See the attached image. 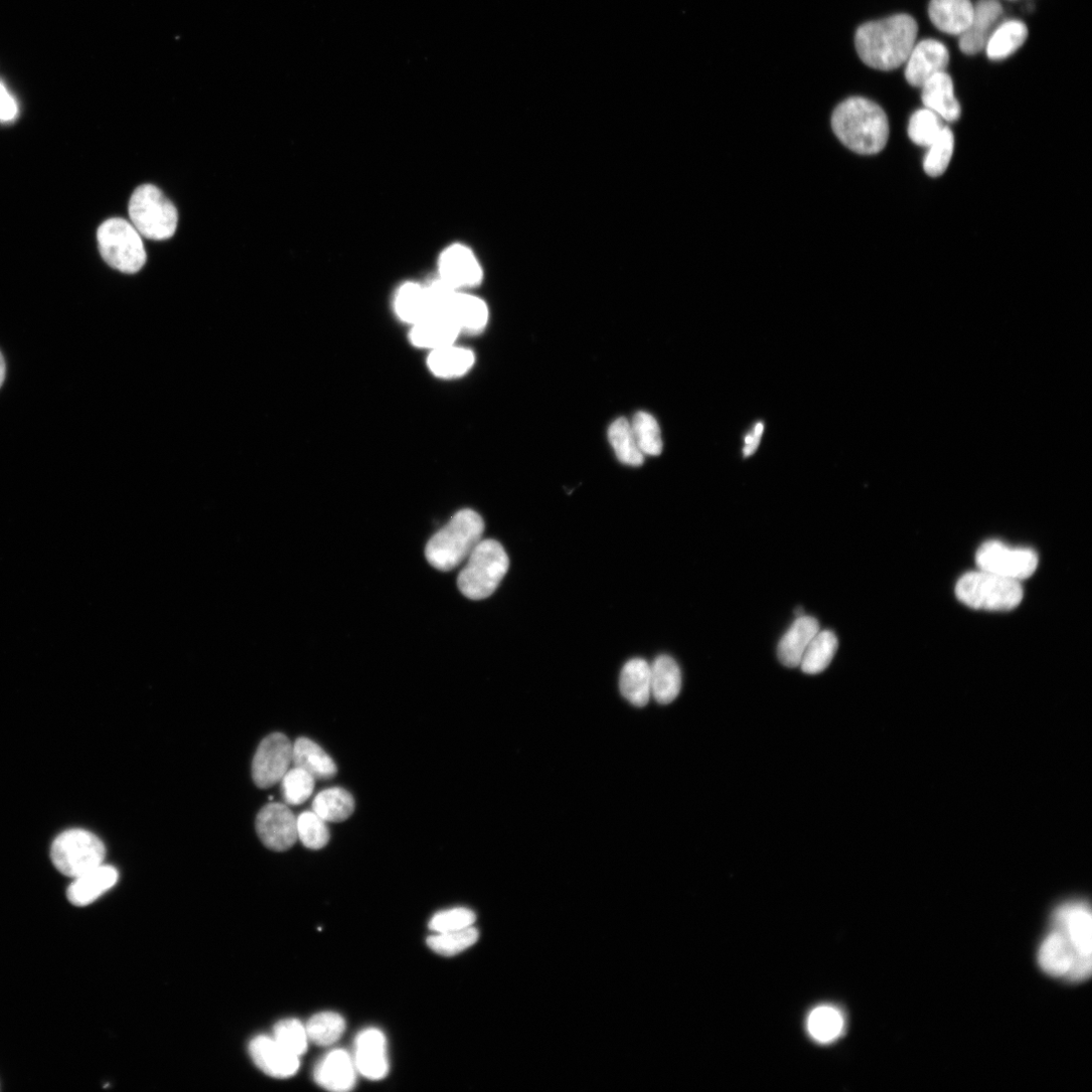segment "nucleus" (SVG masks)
<instances>
[{
  "mask_svg": "<svg viewBox=\"0 0 1092 1092\" xmlns=\"http://www.w3.org/2000/svg\"><path fill=\"white\" fill-rule=\"evenodd\" d=\"M838 646L837 637L830 630L818 631L807 646L800 668L808 675H817L830 665Z\"/></svg>",
  "mask_w": 1092,
  "mask_h": 1092,
  "instance_id": "7c9ffc66",
  "label": "nucleus"
},
{
  "mask_svg": "<svg viewBox=\"0 0 1092 1092\" xmlns=\"http://www.w3.org/2000/svg\"><path fill=\"white\" fill-rule=\"evenodd\" d=\"M955 591L962 603L985 611H1010L1024 598L1021 582L982 570L965 574L958 581Z\"/></svg>",
  "mask_w": 1092,
  "mask_h": 1092,
  "instance_id": "39448f33",
  "label": "nucleus"
},
{
  "mask_svg": "<svg viewBox=\"0 0 1092 1092\" xmlns=\"http://www.w3.org/2000/svg\"><path fill=\"white\" fill-rule=\"evenodd\" d=\"M608 437L617 459L629 467H640L644 456L636 443L630 421L625 418L615 420L609 428Z\"/></svg>",
  "mask_w": 1092,
  "mask_h": 1092,
  "instance_id": "72a5a7b5",
  "label": "nucleus"
},
{
  "mask_svg": "<svg viewBox=\"0 0 1092 1092\" xmlns=\"http://www.w3.org/2000/svg\"><path fill=\"white\" fill-rule=\"evenodd\" d=\"M106 846L93 832L74 828L62 832L51 847V860L63 876L76 879L104 864Z\"/></svg>",
  "mask_w": 1092,
  "mask_h": 1092,
  "instance_id": "6e6552de",
  "label": "nucleus"
},
{
  "mask_svg": "<svg viewBox=\"0 0 1092 1092\" xmlns=\"http://www.w3.org/2000/svg\"><path fill=\"white\" fill-rule=\"evenodd\" d=\"M1002 15L1003 8L998 0H978L972 23L960 36V50L966 55H976L984 50Z\"/></svg>",
  "mask_w": 1092,
  "mask_h": 1092,
  "instance_id": "6ab92c4d",
  "label": "nucleus"
},
{
  "mask_svg": "<svg viewBox=\"0 0 1092 1092\" xmlns=\"http://www.w3.org/2000/svg\"><path fill=\"white\" fill-rule=\"evenodd\" d=\"M293 763V745L283 734H273L260 745L253 763L258 787L267 789L282 781Z\"/></svg>",
  "mask_w": 1092,
  "mask_h": 1092,
  "instance_id": "9b49d317",
  "label": "nucleus"
},
{
  "mask_svg": "<svg viewBox=\"0 0 1092 1092\" xmlns=\"http://www.w3.org/2000/svg\"><path fill=\"white\" fill-rule=\"evenodd\" d=\"M6 361L2 353H0V387H2L6 378Z\"/></svg>",
  "mask_w": 1092,
  "mask_h": 1092,
  "instance_id": "de8ad7c7",
  "label": "nucleus"
},
{
  "mask_svg": "<svg viewBox=\"0 0 1092 1092\" xmlns=\"http://www.w3.org/2000/svg\"><path fill=\"white\" fill-rule=\"evenodd\" d=\"M298 838L311 849H320L330 840L327 821L314 811L303 812L297 817Z\"/></svg>",
  "mask_w": 1092,
  "mask_h": 1092,
  "instance_id": "a19ab883",
  "label": "nucleus"
},
{
  "mask_svg": "<svg viewBox=\"0 0 1092 1092\" xmlns=\"http://www.w3.org/2000/svg\"><path fill=\"white\" fill-rule=\"evenodd\" d=\"M651 697L660 705H670L679 696L682 674L677 662L669 655H660L650 664Z\"/></svg>",
  "mask_w": 1092,
  "mask_h": 1092,
  "instance_id": "393cba45",
  "label": "nucleus"
},
{
  "mask_svg": "<svg viewBox=\"0 0 1092 1092\" xmlns=\"http://www.w3.org/2000/svg\"><path fill=\"white\" fill-rule=\"evenodd\" d=\"M1029 31L1020 20H1008L991 33L985 51L992 61H1001L1015 54L1026 42Z\"/></svg>",
  "mask_w": 1092,
  "mask_h": 1092,
  "instance_id": "c756f323",
  "label": "nucleus"
},
{
  "mask_svg": "<svg viewBox=\"0 0 1092 1092\" xmlns=\"http://www.w3.org/2000/svg\"><path fill=\"white\" fill-rule=\"evenodd\" d=\"M293 763L315 779L328 780L337 774L333 759L313 741L301 738L293 745Z\"/></svg>",
  "mask_w": 1092,
  "mask_h": 1092,
  "instance_id": "cd10ccee",
  "label": "nucleus"
},
{
  "mask_svg": "<svg viewBox=\"0 0 1092 1092\" xmlns=\"http://www.w3.org/2000/svg\"><path fill=\"white\" fill-rule=\"evenodd\" d=\"M921 89L926 109L937 114L944 122L953 123L960 119L961 106L954 94L953 81L946 71L934 75Z\"/></svg>",
  "mask_w": 1092,
  "mask_h": 1092,
  "instance_id": "412c9836",
  "label": "nucleus"
},
{
  "mask_svg": "<svg viewBox=\"0 0 1092 1092\" xmlns=\"http://www.w3.org/2000/svg\"><path fill=\"white\" fill-rule=\"evenodd\" d=\"M844 1021L841 1013L831 1006H819L808 1018L807 1028L811 1037L820 1043H830L842 1033Z\"/></svg>",
  "mask_w": 1092,
  "mask_h": 1092,
  "instance_id": "4c0bfd02",
  "label": "nucleus"
},
{
  "mask_svg": "<svg viewBox=\"0 0 1092 1092\" xmlns=\"http://www.w3.org/2000/svg\"><path fill=\"white\" fill-rule=\"evenodd\" d=\"M310 1042L318 1046L335 1044L344 1034V1018L333 1011H323L313 1016L306 1025Z\"/></svg>",
  "mask_w": 1092,
  "mask_h": 1092,
  "instance_id": "c9c22d12",
  "label": "nucleus"
},
{
  "mask_svg": "<svg viewBox=\"0 0 1092 1092\" xmlns=\"http://www.w3.org/2000/svg\"><path fill=\"white\" fill-rule=\"evenodd\" d=\"M475 354L467 348L455 344L432 350L428 357V367L436 376L457 378L468 373L475 364Z\"/></svg>",
  "mask_w": 1092,
  "mask_h": 1092,
  "instance_id": "a878e982",
  "label": "nucleus"
},
{
  "mask_svg": "<svg viewBox=\"0 0 1092 1092\" xmlns=\"http://www.w3.org/2000/svg\"><path fill=\"white\" fill-rule=\"evenodd\" d=\"M509 570V558L504 548L494 539H482L467 559L458 585L469 599L483 600L499 587Z\"/></svg>",
  "mask_w": 1092,
  "mask_h": 1092,
  "instance_id": "20e7f679",
  "label": "nucleus"
},
{
  "mask_svg": "<svg viewBox=\"0 0 1092 1092\" xmlns=\"http://www.w3.org/2000/svg\"><path fill=\"white\" fill-rule=\"evenodd\" d=\"M447 316L461 332L479 333L488 324L489 310L480 298L458 292Z\"/></svg>",
  "mask_w": 1092,
  "mask_h": 1092,
  "instance_id": "c85d7f7f",
  "label": "nucleus"
},
{
  "mask_svg": "<svg viewBox=\"0 0 1092 1092\" xmlns=\"http://www.w3.org/2000/svg\"><path fill=\"white\" fill-rule=\"evenodd\" d=\"M919 26L906 14L862 25L854 36L861 60L869 67L882 71L895 70L906 64L917 44Z\"/></svg>",
  "mask_w": 1092,
  "mask_h": 1092,
  "instance_id": "f257e3e1",
  "label": "nucleus"
},
{
  "mask_svg": "<svg viewBox=\"0 0 1092 1092\" xmlns=\"http://www.w3.org/2000/svg\"><path fill=\"white\" fill-rule=\"evenodd\" d=\"M840 143L853 153L876 155L888 145L891 127L885 110L871 100L852 97L841 102L830 119Z\"/></svg>",
  "mask_w": 1092,
  "mask_h": 1092,
  "instance_id": "f03ea898",
  "label": "nucleus"
},
{
  "mask_svg": "<svg viewBox=\"0 0 1092 1092\" xmlns=\"http://www.w3.org/2000/svg\"><path fill=\"white\" fill-rule=\"evenodd\" d=\"M819 630V623L815 618L798 616L779 642L780 662L788 668L799 667L807 646Z\"/></svg>",
  "mask_w": 1092,
  "mask_h": 1092,
  "instance_id": "4be33fe9",
  "label": "nucleus"
},
{
  "mask_svg": "<svg viewBox=\"0 0 1092 1092\" xmlns=\"http://www.w3.org/2000/svg\"><path fill=\"white\" fill-rule=\"evenodd\" d=\"M1053 929L1063 933L1075 951L1082 956L1092 953V919L1084 903H1068L1053 916Z\"/></svg>",
  "mask_w": 1092,
  "mask_h": 1092,
  "instance_id": "ddd939ff",
  "label": "nucleus"
},
{
  "mask_svg": "<svg viewBox=\"0 0 1092 1092\" xmlns=\"http://www.w3.org/2000/svg\"><path fill=\"white\" fill-rule=\"evenodd\" d=\"M354 808L352 795L339 787L320 792L313 802V811L327 822H342L348 819Z\"/></svg>",
  "mask_w": 1092,
  "mask_h": 1092,
  "instance_id": "473e14b6",
  "label": "nucleus"
},
{
  "mask_svg": "<svg viewBox=\"0 0 1092 1092\" xmlns=\"http://www.w3.org/2000/svg\"><path fill=\"white\" fill-rule=\"evenodd\" d=\"M479 937V931L473 926L460 931L435 933L427 939V945L436 954L452 957L471 948Z\"/></svg>",
  "mask_w": 1092,
  "mask_h": 1092,
  "instance_id": "e433bc0d",
  "label": "nucleus"
},
{
  "mask_svg": "<svg viewBox=\"0 0 1092 1092\" xmlns=\"http://www.w3.org/2000/svg\"><path fill=\"white\" fill-rule=\"evenodd\" d=\"M477 920L476 914L466 908H456L435 914L429 923V928L435 933L460 931L473 927Z\"/></svg>",
  "mask_w": 1092,
  "mask_h": 1092,
  "instance_id": "c03bdc74",
  "label": "nucleus"
},
{
  "mask_svg": "<svg viewBox=\"0 0 1092 1092\" xmlns=\"http://www.w3.org/2000/svg\"><path fill=\"white\" fill-rule=\"evenodd\" d=\"M257 831L266 846L284 851L298 840L297 817L282 803H270L257 817Z\"/></svg>",
  "mask_w": 1092,
  "mask_h": 1092,
  "instance_id": "f8f14e48",
  "label": "nucleus"
},
{
  "mask_svg": "<svg viewBox=\"0 0 1092 1092\" xmlns=\"http://www.w3.org/2000/svg\"><path fill=\"white\" fill-rule=\"evenodd\" d=\"M19 113L16 100L11 96L6 87L0 84V121L12 122Z\"/></svg>",
  "mask_w": 1092,
  "mask_h": 1092,
  "instance_id": "a18cd8bd",
  "label": "nucleus"
},
{
  "mask_svg": "<svg viewBox=\"0 0 1092 1092\" xmlns=\"http://www.w3.org/2000/svg\"><path fill=\"white\" fill-rule=\"evenodd\" d=\"M395 311L403 322L412 326L430 316L425 287L414 283L403 285L395 298Z\"/></svg>",
  "mask_w": 1092,
  "mask_h": 1092,
  "instance_id": "2f4dec72",
  "label": "nucleus"
},
{
  "mask_svg": "<svg viewBox=\"0 0 1092 1092\" xmlns=\"http://www.w3.org/2000/svg\"><path fill=\"white\" fill-rule=\"evenodd\" d=\"M132 225L150 241H166L177 228L178 214L173 203L152 184L135 189L129 202Z\"/></svg>",
  "mask_w": 1092,
  "mask_h": 1092,
  "instance_id": "423d86ee",
  "label": "nucleus"
},
{
  "mask_svg": "<svg viewBox=\"0 0 1092 1092\" xmlns=\"http://www.w3.org/2000/svg\"><path fill=\"white\" fill-rule=\"evenodd\" d=\"M460 333L448 316L431 315L412 326L410 340L414 346L432 351L455 344Z\"/></svg>",
  "mask_w": 1092,
  "mask_h": 1092,
  "instance_id": "b1692460",
  "label": "nucleus"
},
{
  "mask_svg": "<svg viewBox=\"0 0 1092 1092\" xmlns=\"http://www.w3.org/2000/svg\"><path fill=\"white\" fill-rule=\"evenodd\" d=\"M440 273V279L457 291L477 287L483 280L478 259L468 248L460 245L453 246L443 254Z\"/></svg>",
  "mask_w": 1092,
  "mask_h": 1092,
  "instance_id": "dca6fc26",
  "label": "nucleus"
},
{
  "mask_svg": "<svg viewBox=\"0 0 1092 1092\" xmlns=\"http://www.w3.org/2000/svg\"><path fill=\"white\" fill-rule=\"evenodd\" d=\"M254 1062L266 1074L276 1078H289L300 1069V1057L291 1053L275 1038L260 1036L250 1046Z\"/></svg>",
  "mask_w": 1092,
  "mask_h": 1092,
  "instance_id": "f3484780",
  "label": "nucleus"
},
{
  "mask_svg": "<svg viewBox=\"0 0 1092 1092\" xmlns=\"http://www.w3.org/2000/svg\"><path fill=\"white\" fill-rule=\"evenodd\" d=\"M315 780L303 769H290L281 781L285 801L290 805H300L307 801L314 792Z\"/></svg>",
  "mask_w": 1092,
  "mask_h": 1092,
  "instance_id": "79ce46f5",
  "label": "nucleus"
},
{
  "mask_svg": "<svg viewBox=\"0 0 1092 1092\" xmlns=\"http://www.w3.org/2000/svg\"><path fill=\"white\" fill-rule=\"evenodd\" d=\"M974 5L971 0H931L929 16L943 33L961 36L971 25Z\"/></svg>",
  "mask_w": 1092,
  "mask_h": 1092,
  "instance_id": "5701e85b",
  "label": "nucleus"
},
{
  "mask_svg": "<svg viewBox=\"0 0 1092 1092\" xmlns=\"http://www.w3.org/2000/svg\"><path fill=\"white\" fill-rule=\"evenodd\" d=\"M944 128V121L937 114L925 108L913 114L908 132L915 144L928 148Z\"/></svg>",
  "mask_w": 1092,
  "mask_h": 1092,
  "instance_id": "ea45409f",
  "label": "nucleus"
},
{
  "mask_svg": "<svg viewBox=\"0 0 1092 1092\" xmlns=\"http://www.w3.org/2000/svg\"><path fill=\"white\" fill-rule=\"evenodd\" d=\"M976 564L979 570L1021 582L1036 572L1039 558L1033 550L991 540L977 551Z\"/></svg>",
  "mask_w": 1092,
  "mask_h": 1092,
  "instance_id": "1a4fd4ad",
  "label": "nucleus"
},
{
  "mask_svg": "<svg viewBox=\"0 0 1092 1092\" xmlns=\"http://www.w3.org/2000/svg\"><path fill=\"white\" fill-rule=\"evenodd\" d=\"M274 1038L298 1057L307 1052L310 1043L306 1026L296 1019L280 1022L275 1028Z\"/></svg>",
  "mask_w": 1092,
  "mask_h": 1092,
  "instance_id": "37998d69",
  "label": "nucleus"
},
{
  "mask_svg": "<svg viewBox=\"0 0 1092 1092\" xmlns=\"http://www.w3.org/2000/svg\"><path fill=\"white\" fill-rule=\"evenodd\" d=\"M357 1073L352 1055L344 1049H335L318 1062L314 1079L326 1090L346 1092L354 1088Z\"/></svg>",
  "mask_w": 1092,
  "mask_h": 1092,
  "instance_id": "a211bd4d",
  "label": "nucleus"
},
{
  "mask_svg": "<svg viewBox=\"0 0 1092 1092\" xmlns=\"http://www.w3.org/2000/svg\"><path fill=\"white\" fill-rule=\"evenodd\" d=\"M1038 961L1042 970L1053 977L1079 982L1091 975V956L1079 955L1066 936L1055 929L1041 945Z\"/></svg>",
  "mask_w": 1092,
  "mask_h": 1092,
  "instance_id": "9d476101",
  "label": "nucleus"
},
{
  "mask_svg": "<svg viewBox=\"0 0 1092 1092\" xmlns=\"http://www.w3.org/2000/svg\"><path fill=\"white\" fill-rule=\"evenodd\" d=\"M763 431V423H758L754 429V432H752L746 437V447L744 449V456L746 458L753 456L758 450Z\"/></svg>",
  "mask_w": 1092,
  "mask_h": 1092,
  "instance_id": "49530a36",
  "label": "nucleus"
},
{
  "mask_svg": "<svg viewBox=\"0 0 1092 1092\" xmlns=\"http://www.w3.org/2000/svg\"><path fill=\"white\" fill-rule=\"evenodd\" d=\"M955 149L952 130L945 126L938 138L928 147L924 169L929 176L938 177L948 169Z\"/></svg>",
  "mask_w": 1092,
  "mask_h": 1092,
  "instance_id": "58836bf2",
  "label": "nucleus"
},
{
  "mask_svg": "<svg viewBox=\"0 0 1092 1092\" xmlns=\"http://www.w3.org/2000/svg\"><path fill=\"white\" fill-rule=\"evenodd\" d=\"M630 425L643 456L657 457L663 452V440L660 425L657 420L646 412H638L630 421Z\"/></svg>",
  "mask_w": 1092,
  "mask_h": 1092,
  "instance_id": "f704fd0d",
  "label": "nucleus"
},
{
  "mask_svg": "<svg viewBox=\"0 0 1092 1092\" xmlns=\"http://www.w3.org/2000/svg\"><path fill=\"white\" fill-rule=\"evenodd\" d=\"M118 881L117 869L103 864L74 879L68 888L67 899L76 907L92 905L113 889Z\"/></svg>",
  "mask_w": 1092,
  "mask_h": 1092,
  "instance_id": "aec40b11",
  "label": "nucleus"
},
{
  "mask_svg": "<svg viewBox=\"0 0 1092 1092\" xmlns=\"http://www.w3.org/2000/svg\"><path fill=\"white\" fill-rule=\"evenodd\" d=\"M950 54L940 41L928 39L915 45L906 64L907 82L922 88L934 75L946 71Z\"/></svg>",
  "mask_w": 1092,
  "mask_h": 1092,
  "instance_id": "2eb2a0df",
  "label": "nucleus"
},
{
  "mask_svg": "<svg viewBox=\"0 0 1092 1092\" xmlns=\"http://www.w3.org/2000/svg\"><path fill=\"white\" fill-rule=\"evenodd\" d=\"M484 531L480 514L471 509L459 511L428 541L425 549L428 563L442 572L458 568L482 541Z\"/></svg>",
  "mask_w": 1092,
  "mask_h": 1092,
  "instance_id": "7ed1b4c3",
  "label": "nucleus"
},
{
  "mask_svg": "<svg viewBox=\"0 0 1092 1092\" xmlns=\"http://www.w3.org/2000/svg\"><path fill=\"white\" fill-rule=\"evenodd\" d=\"M352 1057L358 1073L369 1080H381L388 1073L386 1039L377 1029L369 1028L357 1035Z\"/></svg>",
  "mask_w": 1092,
  "mask_h": 1092,
  "instance_id": "4468645a",
  "label": "nucleus"
},
{
  "mask_svg": "<svg viewBox=\"0 0 1092 1092\" xmlns=\"http://www.w3.org/2000/svg\"><path fill=\"white\" fill-rule=\"evenodd\" d=\"M622 696L636 708H644L651 697L650 664L643 659L628 661L620 674Z\"/></svg>",
  "mask_w": 1092,
  "mask_h": 1092,
  "instance_id": "bb28decb",
  "label": "nucleus"
},
{
  "mask_svg": "<svg viewBox=\"0 0 1092 1092\" xmlns=\"http://www.w3.org/2000/svg\"><path fill=\"white\" fill-rule=\"evenodd\" d=\"M98 242L104 261L121 273L137 274L147 255L139 232L124 218L114 217L101 225Z\"/></svg>",
  "mask_w": 1092,
  "mask_h": 1092,
  "instance_id": "0eeeda50",
  "label": "nucleus"
}]
</instances>
